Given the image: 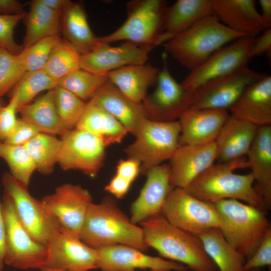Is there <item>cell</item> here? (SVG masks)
<instances>
[{
  "instance_id": "1",
  "label": "cell",
  "mask_w": 271,
  "mask_h": 271,
  "mask_svg": "<svg viewBox=\"0 0 271 271\" xmlns=\"http://www.w3.org/2000/svg\"><path fill=\"white\" fill-rule=\"evenodd\" d=\"M79 237L95 249L125 245L144 252L148 249L141 226L133 223L111 197L90 205Z\"/></svg>"
},
{
  "instance_id": "2",
  "label": "cell",
  "mask_w": 271,
  "mask_h": 271,
  "mask_svg": "<svg viewBox=\"0 0 271 271\" xmlns=\"http://www.w3.org/2000/svg\"><path fill=\"white\" fill-rule=\"evenodd\" d=\"M146 244L162 258L181 263L192 271H216L199 237L170 223L162 214L140 224Z\"/></svg>"
},
{
  "instance_id": "3",
  "label": "cell",
  "mask_w": 271,
  "mask_h": 271,
  "mask_svg": "<svg viewBox=\"0 0 271 271\" xmlns=\"http://www.w3.org/2000/svg\"><path fill=\"white\" fill-rule=\"evenodd\" d=\"M242 158L214 163L184 189L198 199L213 204L224 199H236L264 211L269 210L254 189L252 174L234 173L238 168H247L246 161Z\"/></svg>"
},
{
  "instance_id": "4",
  "label": "cell",
  "mask_w": 271,
  "mask_h": 271,
  "mask_svg": "<svg viewBox=\"0 0 271 271\" xmlns=\"http://www.w3.org/2000/svg\"><path fill=\"white\" fill-rule=\"evenodd\" d=\"M242 36H245L230 29L212 15L165 42V53L191 71L215 51Z\"/></svg>"
},
{
  "instance_id": "5",
  "label": "cell",
  "mask_w": 271,
  "mask_h": 271,
  "mask_svg": "<svg viewBox=\"0 0 271 271\" xmlns=\"http://www.w3.org/2000/svg\"><path fill=\"white\" fill-rule=\"evenodd\" d=\"M213 204L219 214L218 228L223 236L248 259L271 229L265 211L236 199H224Z\"/></svg>"
},
{
  "instance_id": "6",
  "label": "cell",
  "mask_w": 271,
  "mask_h": 271,
  "mask_svg": "<svg viewBox=\"0 0 271 271\" xmlns=\"http://www.w3.org/2000/svg\"><path fill=\"white\" fill-rule=\"evenodd\" d=\"M168 6L163 0H134L126 5L127 18L118 29L99 37L102 43L120 41L157 46L166 42L165 16Z\"/></svg>"
},
{
  "instance_id": "7",
  "label": "cell",
  "mask_w": 271,
  "mask_h": 271,
  "mask_svg": "<svg viewBox=\"0 0 271 271\" xmlns=\"http://www.w3.org/2000/svg\"><path fill=\"white\" fill-rule=\"evenodd\" d=\"M180 126L178 120L162 122L145 118L124 149L127 158L141 164V174L170 160L179 147Z\"/></svg>"
},
{
  "instance_id": "8",
  "label": "cell",
  "mask_w": 271,
  "mask_h": 271,
  "mask_svg": "<svg viewBox=\"0 0 271 271\" xmlns=\"http://www.w3.org/2000/svg\"><path fill=\"white\" fill-rule=\"evenodd\" d=\"M2 208L6 227L4 263L21 269L43 268L47 259L46 246L35 240L26 229L11 198L5 192Z\"/></svg>"
},
{
  "instance_id": "9",
  "label": "cell",
  "mask_w": 271,
  "mask_h": 271,
  "mask_svg": "<svg viewBox=\"0 0 271 271\" xmlns=\"http://www.w3.org/2000/svg\"><path fill=\"white\" fill-rule=\"evenodd\" d=\"M162 215L173 225L197 236L218 227L219 223V214L213 203L199 199L180 188L170 192Z\"/></svg>"
},
{
  "instance_id": "10",
  "label": "cell",
  "mask_w": 271,
  "mask_h": 271,
  "mask_svg": "<svg viewBox=\"0 0 271 271\" xmlns=\"http://www.w3.org/2000/svg\"><path fill=\"white\" fill-rule=\"evenodd\" d=\"M166 58V54H163V65L159 72L156 87L142 102L146 118L151 120H178L192 105L193 92L184 88L173 77Z\"/></svg>"
},
{
  "instance_id": "11",
  "label": "cell",
  "mask_w": 271,
  "mask_h": 271,
  "mask_svg": "<svg viewBox=\"0 0 271 271\" xmlns=\"http://www.w3.org/2000/svg\"><path fill=\"white\" fill-rule=\"evenodd\" d=\"M2 180L5 192L11 198L23 225L35 240L46 246L60 225L42 201L29 193L28 187L8 172L3 174Z\"/></svg>"
},
{
  "instance_id": "12",
  "label": "cell",
  "mask_w": 271,
  "mask_h": 271,
  "mask_svg": "<svg viewBox=\"0 0 271 271\" xmlns=\"http://www.w3.org/2000/svg\"><path fill=\"white\" fill-rule=\"evenodd\" d=\"M58 164L65 171H81L95 177L103 166L106 148L102 141L87 131L74 128L61 136Z\"/></svg>"
},
{
  "instance_id": "13",
  "label": "cell",
  "mask_w": 271,
  "mask_h": 271,
  "mask_svg": "<svg viewBox=\"0 0 271 271\" xmlns=\"http://www.w3.org/2000/svg\"><path fill=\"white\" fill-rule=\"evenodd\" d=\"M265 75L247 65L212 79L193 92L190 108L229 110L249 85Z\"/></svg>"
},
{
  "instance_id": "14",
  "label": "cell",
  "mask_w": 271,
  "mask_h": 271,
  "mask_svg": "<svg viewBox=\"0 0 271 271\" xmlns=\"http://www.w3.org/2000/svg\"><path fill=\"white\" fill-rule=\"evenodd\" d=\"M254 39L255 37L242 36L220 48L191 70L181 84L193 92L212 79L247 66Z\"/></svg>"
},
{
  "instance_id": "15",
  "label": "cell",
  "mask_w": 271,
  "mask_h": 271,
  "mask_svg": "<svg viewBox=\"0 0 271 271\" xmlns=\"http://www.w3.org/2000/svg\"><path fill=\"white\" fill-rule=\"evenodd\" d=\"M44 268L67 271L97 269L96 249L85 244L79 236L61 227L52 235L46 245Z\"/></svg>"
},
{
  "instance_id": "16",
  "label": "cell",
  "mask_w": 271,
  "mask_h": 271,
  "mask_svg": "<svg viewBox=\"0 0 271 271\" xmlns=\"http://www.w3.org/2000/svg\"><path fill=\"white\" fill-rule=\"evenodd\" d=\"M60 227L78 235L92 203L89 191L79 185L66 183L41 200Z\"/></svg>"
},
{
  "instance_id": "17",
  "label": "cell",
  "mask_w": 271,
  "mask_h": 271,
  "mask_svg": "<svg viewBox=\"0 0 271 271\" xmlns=\"http://www.w3.org/2000/svg\"><path fill=\"white\" fill-rule=\"evenodd\" d=\"M156 47L127 41L116 46L101 43L92 51L81 55L80 68L94 74L106 75L127 65L146 64L150 53Z\"/></svg>"
},
{
  "instance_id": "18",
  "label": "cell",
  "mask_w": 271,
  "mask_h": 271,
  "mask_svg": "<svg viewBox=\"0 0 271 271\" xmlns=\"http://www.w3.org/2000/svg\"><path fill=\"white\" fill-rule=\"evenodd\" d=\"M97 267L101 271H187L185 265L147 254L137 248L114 245L96 249Z\"/></svg>"
},
{
  "instance_id": "19",
  "label": "cell",
  "mask_w": 271,
  "mask_h": 271,
  "mask_svg": "<svg viewBox=\"0 0 271 271\" xmlns=\"http://www.w3.org/2000/svg\"><path fill=\"white\" fill-rule=\"evenodd\" d=\"M145 175V184L130 206V219L135 224L161 215L166 199L174 188L171 184L170 168L167 164L150 169Z\"/></svg>"
},
{
  "instance_id": "20",
  "label": "cell",
  "mask_w": 271,
  "mask_h": 271,
  "mask_svg": "<svg viewBox=\"0 0 271 271\" xmlns=\"http://www.w3.org/2000/svg\"><path fill=\"white\" fill-rule=\"evenodd\" d=\"M216 159L215 142L202 145H180L168 164L172 186L185 189Z\"/></svg>"
},
{
  "instance_id": "21",
  "label": "cell",
  "mask_w": 271,
  "mask_h": 271,
  "mask_svg": "<svg viewBox=\"0 0 271 271\" xmlns=\"http://www.w3.org/2000/svg\"><path fill=\"white\" fill-rule=\"evenodd\" d=\"M227 110L189 108L178 119L180 145H202L215 141L229 116Z\"/></svg>"
},
{
  "instance_id": "22",
  "label": "cell",
  "mask_w": 271,
  "mask_h": 271,
  "mask_svg": "<svg viewBox=\"0 0 271 271\" xmlns=\"http://www.w3.org/2000/svg\"><path fill=\"white\" fill-rule=\"evenodd\" d=\"M213 14L230 29L255 37L271 24L256 9L254 0H212Z\"/></svg>"
},
{
  "instance_id": "23",
  "label": "cell",
  "mask_w": 271,
  "mask_h": 271,
  "mask_svg": "<svg viewBox=\"0 0 271 271\" xmlns=\"http://www.w3.org/2000/svg\"><path fill=\"white\" fill-rule=\"evenodd\" d=\"M229 114L259 127L271 125V77L249 85L229 109Z\"/></svg>"
},
{
  "instance_id": "24",
  "label": "cell",
  "mask_w": 271,
  "mask_h": 271,
  "mask_svg": "<svg viewBox=\"0 0 271 271\" xmlns=\"http://www.w3.org/2000/svg\"><path fill=\"white\" fill-rule=\"evenodd\" d=\"M247 157V168L254 179V189L271 208V125L258 127Z\"/></svg>"
},
{
  "instance_id": "25",
  "label": "cell",
  "mask_w": 271,
  "mask_h": 271,
  "mask_svg": "<svg viewBox=\"0 0 271 271\" xmlns=\"http://www.w3.org/2000/svg\"><path fill=\"white\" fill-rule=\"evenodd\" d=\"M89 101L112 115L133 136L146 118L142 102L127 97L109 80Z\"/></svg>"
},
{
  "instance_id": "26",
  "label": "cell",
  "mask_w": 271,
  "mask_h": 271,
  "mask_svg": "<svg viewBox=\"0 0 271 271\" xmlns=\"http://www.w3.org/2000/svg\"><path fill=\"white\" fill-rule=\"evenodd\" d=\"M258 126L230 115L215 141L218 163H225L246 156Z\"/></svg>"
},
{
  "instance_id": "27",
  "label": "cell",
  "mask_w": 271,
  "mask_h": 271,
  "mask_svg": "<svg viewBox=\"0 0 271 271\" xmlns=\"http://www.w3.org/2000/svg\"><path fill=\"white\" fill-rule=\"evenodd\" d=\"M61 28L65 40L81 55L90 52L101 43L90 27L81 2L70 1L65 8L62 12Z\"/></svg>"
},
{
  "instance_id": "28",
  "label": "cell",
  "mask_w": 271,
  "mask_h": 271,
  "mask_svg": "<svg viewBox=\"0 0 271 271\" xmlns=\"http://www.w3.org/2000/svg\"><path fill=\"white\" fill-rule=\"evenodd\" d=\"M160 70L150 64L127 65L107 74L109 81L130 99L141 103L155 85Z\"/></svg>"
},
{
  "instance_id": "29",
  "label": "cell",
  "mask_w": 271,
  "mask_h": 271,
  "mask_svg": "<svg viewBox=\"0 0 271 271\" xmlns=\"http://www.w3.org/2000/svg\"><path fill=\"white\" fill-rule=\"evenodd\" d=\"M212 15V0H178L166 9L163 34L166 42Z\"/></svg>"
},
{
  "instance_id": "30",
  "label": "cell",
  "mask_w": 271,
  "mask_h": 271,
  "mask_svg": "<svg viewBox=\"0 0 271 271\" xmlns=\"http://www.w3.org/2000/svg\"><path fill=\"white\" fill-rule=\"evenodd\" d=\"M99 138L106 147L120 144L128 133L124 126L112 115L91 101L76 127Z\"/></svg>"
},
{
  "instance_id": "31",
  "label": "cell",
  "mask_w": 271,
  "mask_h": 271,
  "mask_svg": "<svg viewBox=\"0 0 271 271\" xmlns=\"http://www.w3.org/2000/svg\"><path fill=\"white\" fill-rule=\"evenodd\" d=\"M30 6L24 19L26 26L24 48L44 38L59 36L61 30V12L51 9L40 0L32 1Z\"/></svg>"
},
{
  "instance_id": "32",
  "label": "cell",
  "mask_w": 271,
  "mask_h": 271,
  "mask_svg": "<svg viewBox=\"0 0 271 271\" xmlns=\"http://www.w3.org/2000/svg\"><path fill=\"white\" fill-rule=\"evenodd\" d=\"M53 89L47 91L34 102L24 105L18 112L21 118L34 125L40 132L62 136L68 130L56 111Z\"/></svg>"
},
{
  "instance_id": "33",
  "label": "cell",
  "mask_w": 271,
  "mask_h": 271,
  "mask_svg": "<svg viewBox=\"0 0 271 271\" xmlns=\"http://www.w3.org/2000/svg\"><path fill=\"white\" fill-rule=\"evenodd\" d=\"M198 236L206 253L220 271H244L245 257L226 240L218 227Z\"/></svg>"
},
{
  "instance_id": "34",
  "label": "cell",
  "mask_w": 271,
  "mask_h": 271,
  "mask_svg": "<svg viewBox=\"0 0 271 271\" xmlns=\"http://www.w3.org/2000/svg\"><path fill=\"white\" fill-rule=\"evenodd\" d=\"M36 170L41 174H51L58 164L61 140L56 136L40 132L24 145Z\"/></svg>"
},
{
  "instance_id": "35",
  "label": "cell",
  "mask_w": 271,
  "mask_h": 271,
  "mask_svg": "<svg viewBox=\"0 0 271 271\" xmlns=\"http://www.w3.org/2000/svg\"><path fill=\"white\" fill-rule=\"evenodd\" d=\"M81 54L69 42L61 39L42 69L49 77L59 80L80 69Z\"/></svg>"
},
{
  "instance_id": "36",
  "label": "cell",
  "mask_w": 271,
  "mask_h": 271,
  "mask_svg": "<svg viewBox=\"0 0 271 271\" xmlns=\"http://www.w3.org/2000/svg\"><path fill=\"white\" fill-rule=\"evenodd\" d=\"M0 158L7 162L11 176L28 187L36 168L24 146L12 145L1 142Z\"/></svg>"
},
{
  "instance_id": "37",
  "label": "cell",
  "mask_w": 271,
  "mask_h": 271,
  "mask_svg": "<svg viewBox=\"0 0 271 271\" xmlns=\"http://www.w3.org/2000/svg\"><path fill=\"white\" fill-rule=\"evenodd\" d=\"M108 80L107 74H96L80 68L59 80L57 86L88 102Z\"/></svg>"
},
{
  "instance_id": "38",
  "label": "cell",
  "mask_w": 271,
  "mask_h": 271,
  "mask_svg": "<svg viewBox=\"0 0 271 271\" xmlns=\"http://www.w3.org/2000/svg\"><path fill=\"white\" fill-rule=\"evenodd\" d=\"M57 82L49 77L43 70L27 71L12 89L11 96L16 97L18 110L29 103L39 93L54 89Z\"/></svg>"
},
{
  "instance_id": "39",
  "label": "cell",
  "mask_w": 271,
  "mask_h": 271,
  "mask_svg": "<svg viewBox=\"0 0 271 271\" xmlns=\"http://www.w3.org/2000/svg\"><path fill=\"white\" fill-rule=\"evenodd\" d=\"M53 92L54 104L60 120L67 130L75 128L87 102L59 86L53 89Z\"/></svg>"
},
{
  "instance_id": "40",
  "label": "cell",
  "mask_w": 271,
  "mask_h": 271,
  "mask_svg": "<svg viewBox=\"0 0 271 271\" xmlns=\"http://www.w3.org/2000/svg\"><path fill=\"white\" fill-rule=\"evenodd\" d=\"M26 72L20 53L13 54L0 47V98L12 89Z\"/></svg>"
},
{
  "instance_id": "41",
  "label": "cell",
  "mask_w": 271,
  "mask_h": 271,
  "mask_svg": "<svg viewBox=\"0 0 271 271\" xmlns=\"http://www.w3.org/2000/svg\"><path fill=\"white\" fill-rule=\"evenodd\" d=\"M61 39L59 36L44 38L24 48L20 55L27 71L42 70Z\"/></svg>"
},
{
  "instance_id": "42",
  "label": "cell",
  "mask_w": 271,
  "mask_h": 271,
  "mask_svg": "<svg viewBox=\"0 0 271 271\" xmlns=\"http://www.w3.org/2000/svg\"><path fill=\"white\" fill-rule=\"evenodd\" d=\"M26 15V12L17 15L0 14V47L14 54H19L24 49L16 43L14 34L16 27Z\"/></svg>"
},
{
  "instance_id": "43",
  "label": "cell",
  "mask_w": 271,
  "mask_h": 271,
  "mask_svg": "<svg viewBox=\"0 0 271 271\" xmlns=\"http://www.w3.org/2000/svg\"><path fill=\"white\" fill-rule=\"evenodd\" d=\"M271 265V229L264 235L254 253L245 260L244 271Z\"/></svg>"
},
{
  "instance_id": "44",
  "label": "cell",
  "mask_w": 271,
  "mask_h": 271,
  "mask_svg": "<svg viewBox=\"0 0 271 271\" xmlns=\"http://www.w3.org/2000/svg\"><path fill=\"white\" fill-rule=\"evenodd\" d=\"M18 101L14 96H11L9 102L0 107V142H4L14 128L18 118Z\"/></svg>"
},
{
  "instance_id": "45",
  "label": "cell",
  "mask_w": 271,
  "mask_h": 271,
  "mask_svg": "<svg viewBox=\"0 0 271 271\" xmlns=\"http://www.w3.org/2000/svg\"><path fill=\"white\" fill-rule=\"evenodd\" d=\"M40 132L34 125L22 118H18L14 128L4 143L12 145L24 146Z\"/></svg>"
},
{
  "instance_id": "46",
  "label": "cell",
  "mask_w": 271,
  "mask_h": 271,
  "mask_svg": "<svg viewBox=\"0 0 271 271\" xmlns=\"http://www.w3.org/2000/svg\"><path fill=\"white\" fill-rule=\"evenodd\" d=\"M141 164L131 158L121 159L116 166V175L129 181L131 184L141 174Z\"/></svg>"
},
{
  "instance_id": "47",
  "label": "cell",
  "mask_w": 271,
  "mask_h": 271,
  "mask_svg": "<svg viewBox=\"0 0 271 271\" xmlns=\"http://www.w3.org/2000/svg\"><path fill=\"white\" fill-rule=\"evenodd\" d=\"M131 183L115 174L106 185L104 190L117 199L123 198L128 193Z\"/></svg>"
},
{
  "instance_id": "48",
  "label": "cell",
  "mask_w": 271,
  "mask_h": 271,
  "mask_svg": "<svg viewBox=\"0 0 271 271\" xmlns=\"http://www.w3.org/2000/svg\"><path fill=\"white\" fill-rule=\"evenodd\" d=\"M271 29L268 28L263 31L254 39L250 51L249 56L251 58L263 54H270Z\"/></svg>"
},
{
  "instance_id": "49",
  "label": "cell",
  "mask_w": 271,
  "mask_h": 271,
  "mask_svg": "<svg viewBox=\"0 0 271 271\" xmlns=\"http://www.w3.org/2000/svg\"><path fill=\"white\" fill-rule=\"evenodd\" d=\"M24 6L17 0H0V14L17 15L25 13Z\"/></svg>"
},
{
  "instance_id": "50",
  "label": "cell",
  "mask_w": 271,
  "mask_h": 271,
  "mask_svg": "<svg viewBox=\"0 0 271 271\" xmlns=\"http://www.w3.org/2000/svg\"><path fill=\"white\" fill-rule=\"evenodd\" d=\"M6 227L4 216L2 202L0 200V271H3L4 266V255L6 245Z\"/></svg>"
},
{
  "instance_id": "51",
  "label": "cell",
  "mask_w": 271,
  "mask_h": 271,
  "mask_svg": "<svg viewBox=\"0 0 271 271\" xmlns=\"http://www.w3.org/2000/svg\"><path fill=\"white\" fill-rule=\"evenodd\" d=\"M45 5L51 9L62 12L68 5L70 1L69 0H40Z\"/></svg>"
},
{
  "instance_id": "52",
  "label": "cell",
  "mask_w": 271,
  "mask_h": 271,
  "mask_svg": "<svg viewBox=\"0 0 271 271\" xmlns=\"http://www.w3.org/2000/svg\"><path fill=\"white\" fill-rule=\"evenodd\" d=\"M259 4L261 10V16L265 21L271 24V1L259 0Z\"/></svg>"
},
{
  "instance_id": "53",
  "label": "cell",
  "mask_w": 271,
  "mask_h": 271,
  "mask_svg": "<svg viewBox=\"0 0 271 271\" xmlns=\"http://www.w3.org/2000/svg\"><path fill=\"white\" fill-rule=\"evenodd\" d=\"M36 271H67V270H59V269H50V268H42L41 269H38Z\"/></svg>"
},
{
  "instance_id": "54",
  "label": "cell",
  "mask_w": 271,
  "mask_h": 271,
  "mask_svg": "<svg viewBox=\"0 0 271 271\" xmlns=\"http://www.w3.org/2000/svg\"><path fill=\"white\" fill-rule=\"evenodd\" d=\"M248 271H264V270L261 269V268H258L252 269Z\"/></svg>"
},
{
  "instance_id": "55",
  "label": "cell",
  "mask_w": 271,
  "mask_h": 271,
  "mask_svg": "<svg viewBox=\"0 0 271 271\" xmlns=\"http://www.w3.org/2000/svg\"><path fill=\"white\" fill-rule=\"evenodd\" d=\"M4 105V102L1 98H0V107Z\"/></svg>"
},
{
  "instance_id": "56",
  "label": "cell",
  "mask_w": 271,
  "mask_h": 271,
  "mask_svg": "<svg viewBox=\"0 0 271 271\" xmlns=\"http://www.w3.org/2000/svg\"><path fill=\"white\" fill-rule=\"evenodd\" d=\"M0 143H1V142H0Z\"/></svg>"
}]
</instances>
